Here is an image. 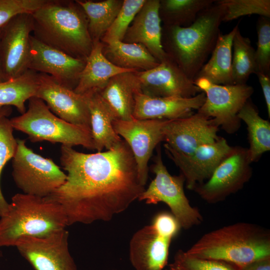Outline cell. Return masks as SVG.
Returning a JSON list of instances; mask_svg holds the SVG:
<instances>
[{
  "label": "cell",
  "mask_w": 270,
  "mask_h": 270,
  "mask_svg": "<svg viewBox=\"0 0 270 270\" xmlns=\"http://www.w3.org/2000/svg\"><path fill=\"white\" fill-rule=\"evenodd\" d=\"M145 2L146 0H124L115 20L100 40L107 44L123 41L131 22Z\"/></svg>",
  "instance_id": "33"
},
{
  "label": "cell",
  "mask_w": 270,
  "mask_h": 270,
  "mask_svg": "<svg viewBox=\"0 0 270 270\" xmlns=\"http://www.w3.org/2000/svg\"><path fill=\"white\" fill-rule=\"evenodd\" d=\"M2 28H0V34H1ZM4 81L3 76V73L2 68L1 60H0V82Z\"/></svg>",
  "instance_id": "42"
},
{
  "label": "cell",
  "mask_w": 270,
  "mask_h": 270,
  "mask_svg": "<svg viewBox=\"0 0 270 270\" xmlns=\"http://www.w3.org/2000/svg\"><path fill=\"white\" fill-rule=\"evenodd\" d=\"M86 96L90 112L91 134L94 150L100 152L104 148H114L122 140L114 130L113 122L116 118L114 113L99 92Z\"/></svg>",
  "instance_id": "25"
},
{
  "label": "cell",
  "mask_w": 270,
  "mask_h": 270,
  "mask_svg": "<svg viewBox=\"0 0 270 270\" xmlns=\"http://www.w3.org/2000/svg\"><path fill=\"white\" fill-rule=\"evenodd\" d=\"M168 156L180 168L184 179L186 188H194L206 182L214 170L231 151L230 146L223 138L200 146L192 153L180 155L164 145Z\"/></svg>",
  "instance_id": "16"
},
{
  "label": "cell",
  "mask_w": 270,
  "mask_h": 270,
  "mask_svg": "<svg viewBox=\"0 0 270 270\" xmlns=\"http://www.w3.org/2000/svg\"><path fill=\"white\" fill-rule=\"evenodd\" d=\"M16 141L12 172L15 184L23 194L48 196L64 184L66 174L52 159L28 148L26 140L18 138Z\"/></svg>",
  "instance_id": "8"
},
{
  "label": "cell",
  "mask_w": 270,
  "mask_h": 270,
  "mask_svg": "<svg viewBox=\"0 0 270 270\" xmlns=\"http://www.w3.org/2000/svg\"><path fill=\"white\" fill-rule=\"evenodd\" d=\"M85 64L86 60L74 58L31 36L28 70L48 74L74 90Z\"/></svg>",
  "instance_id": "17"
},
{
  "label": "cell",
  "mask_w": 270,
  "mask_h": 270,
  "mask_svg": "<svg viewBox=\"0 0 270 270\" xmlns=\"http://www.w3.org/2000/svg\"><path fill=\"white\" fill-rule=\"evenodd\" d=\"M32 16L34 38L74 58L86 60L94 42L86 14L76 0H46Z\"/></svg>",
  "instance_id": "2"
},
{
  "label": "cell",
  "mask_w": 270,
  "mask_h": 270,
  "mask_svg": "<svg viewBox=\"0 0 270 270\" xmlns=\"http://www.w3.org/2000/svg\"><path fill=\"white\" fill-rule=\"evenodd\" d=\"M169 268L170 270H238V267L233 264L191 256L181 250L175 254Z\"/></svg>",
  "instance_id": "35"
},
{
  "label": "cell",
  "mask_w": 270,
  "mask_h": 270,
  "mask_svg": "<svg viewBox=\"0 0 270 270\" xmlns=\"http://www.w3.org/2000/svg\"><path fill=\"white\" fill-rule=\"evenodd\" d=\"M137 71L126 72L112 77L99 92L114 113L116 120L134 118V97L141 92Z\"/></svg>",
  "instance_id": "22"
},
{
  "label": "cell",
  "mask_w": 270,
  "mask_h": 270,
  "mask_svg": "<svg viewBox=\"0 0 270 270\" xmlns=\"http://www.w3.org/2000/svg\"><path fill=\"white\" fill-rule=\"evenodd\" d=\"M152 224L160 235L171 239L176 236L181 228L175 217L167 212L158 214Z\"/></svg>",
  "instance_id": "38"
},
{
  "label": "cell",
  "mask_w": 270,
  "mask_h": 270,
  "mask_svg": "<svg viewBox=\"0 0 270 270\" xmlns=\"http://www.w3.org/2000/svg\"><path fill=\"white\" fill-rule=\"evenodd\" d=\"M46 0H0V28L22 14H32Z\"/></svg>",
  "instance_id": "37"
},
{
  "label": "cell",
  "mask_w": 270,
  "mask_h": 270,
  "mask_svg": "<svg viewBox=\"0 0 270 270\" xmlns=\"http://www.w3.org/2000/svg\"><path fill=\"white\" fill-rule=\"evenodd\" d=\"M160 8V0H146L128 28L123 42L143 45L160 62L169 57L162 45Z\"/></svg>",
  "instance_id": "20"
},
{
  "label": "cell",
  "mask_w": 270,
  "mask_h": 270,
  "mask_svg": "<svg viewBox=\"0 0 270 270\" xmlns=\"http://www.w3.org/2000/svg\"><path fill=\"white\" fill-rule=\"evenodd\" d=\"M32 32V14L16 15L2 28L0 55L4 81L28 70Z\"/></svg>",
  "instance_id": "12"
},
{
  "label": "cell",
  "mask_w": 270,
  "mask_h": 270,
  "mask_svg": "<svg viewBox=\"0 0 270 270\" xmlns=\"http://www.w3.org/2000/svg\"><path fill=\"white\" fill-rule=\"evenodd\" d=\"M142 92L156 97H193L202 91L169 58L156 67L136 72Z\"/></svg>",
  "instance_id": "18"
},
{
  "label": "cell",
  "mask_w": 270,
  "mask_h": 270,
  "mask_svg": "<svg viewBox=\"0 0 270 270\" xmlns=\"http://www.w3.org/2000/svg\"><path fill=\"white\" fill-rule=\"evenodd\" d=\"M167 120H114L116 133L127 143L134 156L139 180L144 186L148 178V163L154 149L163 141L162 130Z\"/></svg>",
  "instance_id": "13"
},
{
  "label": "cell",
  "mask_w": 270,
  "mask_h": 270,
  "mask_svg": "<svg viewBox=\"0 0 270 270\" xmlns=\"http://www.w3.org/2000/svg\"><path fill=\"white\" fill-rule=\"evenodd\" d=\"M36 97L62 120L91 131L88 98L64 86L50 76L38 73Z\"/></svg>",
  "instance_id": "15"
},
{
  "label": "cell",
  "mask_w": 270,
  "mask_h": 270,
  "mask_svg": "<svg viewBox=\"0 0 270 270\" xmlns=\"http://www.w3.org/2000/svg\"><path fill=\"white\" fill-rule=\"evenodd\" d=\"M218 128L211 118L198 112L168 120L162 130L163 141L166 142L164 145L180 155L186 156L200 146L219 139Z\"/></svg>",
  "instance_id": "14"
},
{
  "label": "cell",
  "mask_w": 270,
  "mask_h": 270,
  "mask_svg": "<svg viewBox=\"0 0 270 270\" xmlns=\"http://www.w3.org/2000/svg\"><path fill=\"white\" fill-rule=\"evenodd\" d=\"M2 256V252L0 248V258H1Z\"/></svg>",
  "instance_id": "43"
},
{
  "label": "cell",
  "mask_w": 270,
  "mask_h": 270,
  "mask_svg": "<svg viewBox=\"0 0 270 270\" xmlns=\"http://www.w3.org/2000/svg\"><path fill=\"white\" fill-rule=\"evenodd\" d=\"M151 170L155 177L138 200H145L147 204L165 203L181 228L188 230L200 224L203 221L202 216L196 208L190 205L185 194L184 176L182 174L172 176L169 173L163 162L160 145L157 146Z\"/></svg>",
  "instance_id": "7"
},
{
  "label": "cell",
  "mask_w": 270,
  "mask_h": 270,
  "mask_svg": "<svg viewBox=\"0 0 270 270\" xmlns=\"http://www.w3.org/2000/svg\"><path fill=\"white\" fill-rule=\"evenodd\" d=\"M206 100L202 92L189 98L156 97L138 92L134 97L133 118L136 120H172L188 116Z\"/></svg>",
  "instance_id": "19"
},
{
  "label": "cell",
  "mask_w": 270,
  "mask_h": 270,
  "mask_svg": "<svg viewBox=\"0 0 270 270\" xmlns=\"http://www.w3.org/2000/svg\"><path fill=\"white\" fill-rule=\"evenodd\" d=\"M13 131L10 120L6 116L0 118V218L7 212L9 206L1 190L0 178L4 166L16 150L18 144Z\"/></svg>",
  "instance_id": "34"
},
{
  "label": "cell",
  "mask_w": 270,
  "mask_h": 270,
  "mask_svg": "<svg viewBox=\"0 0 270 270\" xmlns=\"http://www.w3.org/2000/svg\"><path fill=\"white\" fill-rule=\"evenodd\" d=\"M248 149L232 146L210 177L194 190L203 200L216 204L240 190L252 176Z\"/></svg>",
  "instance_id": "10"
},
{
  "label": "cell",
  "mask_w": 270,
  "mask_h": 270,
  "mask_svg": "<svg viewBox=\"0 0 270 270\" xmlns=\"http://www.w3.org/2000/svg\"><path fill=\"white\" fill-rule=\"evenodd\" d=\"M76 1L86 14L93 42L101 40L112 24L123 3V1L118 0Z\"/></svg>",
  "instance_id": "29"
},
{
  "label": "cell",
  "mask_w": 270,
  "mask_h": 270,
  "mask_svg": "<svg viewBox=\"0 0 270 270\" xmlns=\"http://www.w3.org/2000/svg\"><path fill=\"white\" fill-rule=\"evenodd\" d=\"M238 116L247 126L250 144L248 152L250 162L252 163L270 150V123L260 116L250 98L240 110Z\"/></svg>",
  "instance_id": "27"
},
{
  "label": "cell",
  "mask_w": 270,
  "mask_h": 270,
  "mask_svg": "<svg viewBox=\"0 0 270 270\" xmlns=\"http://www.w3.org/2000/svg\"><path fill=\"white\" fill-rule=\"evenodd\" d=\"M28 101L26 112L10 119L14 129L26 134L32 142L45 140L72 148L82 146L94 150L90 130L60 118L36 96Z\"/></svg>",
  "instance_id": "6"
},
{
  "label": "cell",
  "mask_w": 270,
  "mask_h": 270,
  "mask_svg": "<svg viewBox=\"0 0 270 270\" xmlns=\"http://www.w3.org/2000/svg\"><path fill=\"white\" fill-rule=\"evenodd\" d=\"M64 184L48 198L60 204L68 226L108 222L124 212L144 191L132 150L122 140L106 152L85 154L62 146Z\"/></svg>",
  "instance_id": "1"
},
{
  "label": "cell",
  "mask_w": 270,
  "mask_h": 270,
  "mask_svg": "<svg viewBox=\"0 0 270 270\" xmlns=\"http://www.w3.org/2000/svg\"><path fill=\"white\" fill-rule=\"evenodd\" d=\"M68 226L62 206L47 197L18 193L0 218V248L14 246L22 236H42Z\"/></svg>",
  "instance_id": "5"
},
{
  "label": "cell",
  "mask_w": 270,
  "mask_h": 270,
  "mask_svg": "<svg viewBox=\"0 0 270 270\" xmlns=\"http://www.w3.org/2000/svg\"><path fill=\"white\" fill-rule=\"evenodd\" d=\"M238 28V24L229 32L220 34L210 58L194 80L204 78L216 84H234L232 72V41Z\"/></svg>",
  "instance_id": "24"
},
{
  "label": "cell",
  "mask_w": 270,
  "mask_h": 270,
  "mask_svg": "<svg viewBox=\"0 0 270 270\" xmlns=\"http://www.w3.org/2000/svg\"><path fill=\"white\" fill-rule=\"evenodd\" d=\"M232 72L234 84H246L250 75L256 74L258 68L255 50L248 38L238 28L232 41Z\"/></svg>",
  "instance_id": "31"
},
{
  "label": "cell",
  "mask_w": 270,
  "mask_h": 270,
  "mask_svg": "<svg viewBox=\"0 0 270 270\" xmlns=\"http://www.w3.org/2000/svg\"><path fill=\"white\" fill-rule=\"evenodd\" d=\"M172 240L160 235L152 224L136 232L129 248L130 260L135 270H162L168 264Z\"/></svg>",
  "instance_id": "21"
},
{
  "label": "cell",
  "mask_w": 270,
  "mask_h": 270,
  "mask_svg": "<svg viewBox=\"0 0 270 270\" xmlns=\"http://www.w3.org/2000/svg\"><path fill=\"white\" fill-rule=\"evenodd\" d=\"M222 14V10L216 0L190 26H166L164 50L193 81L215 46L220 33Z\"/></svg>",
  "instance_id": "4"
},
{
  "label": "cell",
  "mask_w": 270,
  "mask_h": 270,
  "mask_svg": "<svg viewBox=\"0 0 270 270\" xmlns=\"http://www.w3.org/2000/svg\"><path fill=\"white\" fill-rule=\"evenodd\" d=\"M12 112L11 106H4L0 108V118L6 116L8 117Z\"/></svg>",
  "instance_id": "41"
},
{
  "label": "cell",
  "mask_w": 270,
  "mask_h": 270,
  "mask_svg": "<svg viewBox=\"0 0 270 270\" xmlns=\"http://www.w3.org/2000/svg\"><path fill=\"white\" fill-rule=\"evenodd\" d=\"M68 236L64 228L42 236H24L14 246L34 270H78L68 250Z\"/></svg>",
  "instance_id": "11"
},
{
  "label": "cell",
  "mask_w": 270,
  "mask_h": 270,
  "mask_svg": "<svg viewBox=\"0 0 270 270\" xmlns=\"http://www.w3.org/2000/svg\"><path fill=\"white\" fill-rule=\"evenodd\" d=\"M261 86L266 105L268 117H270V75L258 72L256 74Z\"/></svg>",
  "instance_id": "39"
},
{
  "label": "cell",
  "mask_w": 270,
  "mask_h": 270,
  "mask_svg": "<svg viewBox=\"0 0 270 270\" xmlns=\"http://www.w3.org/2000/svg\"><path fill=\"white\" fill-rule=\"evenodd\" d=\"M38 86V73L30 70L15 78L0 82V108L14 106L24 114L26 102L36 96Z\"/></svg>",
  "instance_id": "28"
},
{
  "label": "cell",
  "mask_w": 270,
  "mask_h": 270,
  "mask_svg": "<svg viewBox=\"0 0 270 270\" xmlns=\"http://www.w3.org/2000/svg\"><path fill=\"white\" fill-rule=\"evenodd\" d=\"M104 47L103 53L106 58L120 68L138 71L152 69L160 62L143 45L127 43L123 41L114 42Z\"/></svg>",
  "instance_id": "26"
},
{
  "label": "cell",
  "mask_w": 270,
  "mask_h": 270,
  "mask_svg": "<svg viewBox=\"0 0 270 270\" xmlns=\"http://www.w3.org/2000/svg\"><path fill=\"white\" fill-rule=\"evenodd\" d=\"M92 50L86 60L74 91L82 95L100 92L109 80L120 73L133 70L120 68L108 60L103 53L100 40L93 42Z\"/></svg>",
  "instance_id": "23"
},
{
  "label": "cell",
  "mask_w": 270,
  "mask_h": 270,
  "mask_svg": "<svg viewBox=\"0 0 270 270\" xmlns=\"http://www.w3.org/2000/svg\"><path fill=\"white\" fill-rule=\"evenodd\" d=\"M194 82L206 95L204 103L197 112L211 118L227 133L238 130L240 120L238 114L253 94V88L246 84H216L204 78H196Z\"/></svg>",
  "instance_id": "9"
},
{
  "label": "cell",
  "mask_w": 270,
  "mask_h": 270,
  "mask_svg": "<svg viewBox=\"0 0 270 270\" xmlns=\"http://www.w3.org/2000/svg\"></svg>",
  "instance_id": "44"
},
{
  "label": "cell",
  "mask_w": 270,
  "mask_h": 270,
  "mask_svg": "<svg viewBox=\"0 0 270 270\" xmlns=\"http://www.w3.org/2000/svg\"><path fill=\"white\" fill-rule=\"evenodd\" d=\"M185 252L240 268L270 258V232L256 224L235 223L204 234Z\"/></svg>",
  "instance_id": "3"
},
{
  "label": "cell",
  "mask_w": 270,
  "mask_h": 270,
  "mask_svg": "<svg viewBox=\"0 0 270 270\" xmlns=\"http://www.w3.org/2000/svg\"><path fill=\"white\" fill-rule=\"evenodd\" d=\"M257 48L255 50L258 72L270 73V18L260 16L256 24ZM256 72V73H257Z\"/></svg>",
  "instance_id": "36"
},
{
  "label": "cell",
  "mask_w": 270,
  "mask_h": 270,
  "mask_svg": "<svg viewBox=\"0 0 270 270\" xmlns=\"http://www.w3.org/2000/svg\"><path fill=\"white\" fill-rule=\"evenodd\" d=\"M216 0H164L160 1V15L167 26L186 27Z\"/></svg>",
  "instance_id": "30"
},
{
  "label": "cell",
  "mask_w": 270,
  "mask_h": 270,
  "mask_svg": "<svg viewBox=\"0 0 270 270\" xmlns=\"http://www.w3.org/2000/svg\"><path fill=\"white\" fill-rule=\"evenodd\" d=\"M238 270H270V258L260 260L240 267Z\"/></svg>",
  "instance_id": "40"
},
{
  "label": "cell",
  "mask_w": 270,
  "mask_h": 270,
  "mask_svg": "<svg viewBox=\"0 0 270 270\" xmlns=\"http://www.w3.org/2000/svg\"><path fill=\"white\" fill-rule=\"evenodd\" d=\"M216 3L222 10V22L251 14L270 18V0H218Z\"/></svg>",
  "instance_id": "32"
}]
</instances>
